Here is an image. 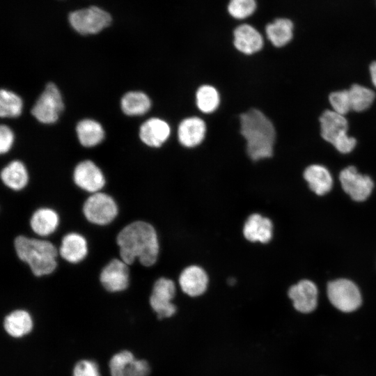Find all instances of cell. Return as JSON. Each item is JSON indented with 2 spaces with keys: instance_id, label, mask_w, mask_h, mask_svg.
I'll return each mask as SVG.
<instances>
[{
  "instance_id": "obj_1",
  "label": "cell",
  "mask_w": 376,
  "mask_h": 376,
  "mask_svg": "<svg viewBox=\"0 0 376 376\" xmlns=\"http://www.w3.org/2000/svg\"><path fill=\"white\" fill-rule=\"evenodd\" d=\"M120 259L132 265L136 258L145 267L153 265L159 253V242L154 227L143 221L125 226L117 235Z\"/></svg>"
},
{
  "instance_id": "obj_2",
  "label": "cell",
  "mask_w": 376,
  "mask_h": 376,
  "mask_svg": "<svg viewBox=\"0 0 376 376\" xmlns=\"http://www.w3.org/2000/svg\"><path fill=\"white\" fill-rule=\"evenodd\" d=\"M240 121L249 157L258 161L272 157L276 131L271 120L260 110L251 109L241 114Z\"/></svg>"
},
{
  "instance_id": "obj_3",
  "label": "cell",
  "mask_w": 376,
  "mask_h": 376,
  "mask_svg": "<svg viewBox=\"0 0 376 376\" xmlns=\"http://www.w3.org/2000/svg\"><path fill=\"white\" fill-rule=\"evenodd\" d=\"M14 248L19 259L36 276L50 274L57 267L58 251L49 241L19 235L14 240Z\"/></svg>"
},
{
  "instance_id": "obj_4",
  "label": "cell",
  "mask_w": 376,
  "mask_h": 376,
  "mask_svg": "<svg viewBox=\"0 0 376 376\" xmlns=\"http://www.w3.org/2000/svg\"><path fill=\"white\" fill-rule=\"evenodd\" d=\"M320 135L339 152L350 153L357 145L355 138L347 134L348 121L345 116L332 109L325 110L319 118Z\"/></svg>"
},
{
  "instance_id": "obj_5",
  "label": "cell",
  "mask_w": 376,
  "mask_h": 376,
  "mask_svg": "<svg viewBox=\"0 0 376 376\" xmlns=\"http://www.w3.org/2000/svg\"><path fill=\"white\" fill-rule=\"evenodd\" d=\"M326 293L330 304L342 313L356 311L363 302L359 287L352 280L345 277L329 281Z\"/></svg>"
},
{
  "instance_id": "obj_6",
  "label": "cell",
  "mask_w": 376,
  "mask_h": 376,
  "mask_svg": "<svg viewBox=\"0 0 376 376\" xmlns=\"http://www.w3.org/2000/svg\"><path fill=\"white\" fill-rule=\"evenodd\" d=\"M68 19L72 27L82 35L95 34L111 24L109 13L97 6H91L70 13Z\"/></svg>"
},
{
  "instance_id": "obj_7",
  "label": "cell",
  "mask_w": 376,
  "mask_h": 376,
  "mask_svg": "<svg viewBox=\"0 0 376 376\" xmlns=\"http://www.w3.org/2000/svg\"><path fill=\"white\" fill-rule=\"evenodd\" d=\"M118 209L113 198L103 192H96L84 201L83 213L91 224L104 226L110 224L117 216Z\"/></svg>"
},
{
  "instance_id": "obj_8",
  "label": "cell",
  "mask_w": 376,
  "mask_h": 376,
  "mask_svg": "<svg viewBox=\"0 0 376 376\" xmlns=\"http://www.w3.org/2000/svg\"><path fill=\"white\" fill-rule=\"evenodd\" d=\"M64 109L61 94L53 83L47 84L31 109V114L40 123L52 124L59 118Z\"/></svg>"
},
{
  "instance_id": "obj_9",
  "label": "cell",
  "mask_w": 376,
  "mask_h": 376,
  "mask_svg": "<svg viewBox=\"0 0 376 376\" xmlns=\"http://www.w3.org/2000/svg\"><path fill=\"white\" fill-rule=\"evenodd\" d=\"M338 178L343 191L354 202H364L373 193V179L359 173L354 166H348L341 170Z\"/></svg>"
},
{
  "instance_id": "obj_10",
  "label": "cell",
  "mask_w": 376,
  "mask_h": 376,
  "mask_svg": "<svg viewBox=\"0 0 376 376\" xmlns=\"http://www.w3.org/2000/svg\"><path fill=\"white\" fill-rule=\"evenodd\" d=\"M175 294L173 281L162 277L155 282L149 301L159 319L169 318L175 313L177 308L172 302Z\"/></svg>"
},
{
  "instance_id": "obj_11",
  "label": "cell",
  "mask_w": 376,
  "mask_h": 376,
  "mask_svg": "<svg viewBox=\"0 0 376 376\" xmlns=\"http://www.w3.org/2000/svg\"><path fill=\"white\" fill-rule=\"evenodd\" d=\"M294 308L299 313L308 314L318 307L319 291L311 280L304 279L291 285L288 291Z\"/></svg>"
},
{
  "instance_id": "obj_12",
  "label": "cell",
  "mask_w": 376,
  "mask_h": 376,
  "mask_svg": "<svg viewBox=\"0 0 376 376\" xmlns=\"http://www.w3.org/2000/svg\"><path fill=\"white\" fill-rule=\"evenodd\" d=\"M111 376H147L150 372L149 363L144 359H137L128 350L115 354L110 359Z\"/></svg>"
},
{
  "instance_id": "obj_13",
  "label": "cell",
  "mask_w": 376,
  "mask_h": 376,
  "mask_svg": "<svg viewBox=\"0 0 376 376\" xmlns=\"http://www.w3.org/2000/svg\"><path fill=\"white\" fill-rule=\"evenodd\" d=\"M100 281L102 287L110 292L126 290L130 281L128 265L121 259H112L102 269Z\"/></svg>"
},
{
  "instance_id": "obj_14",
  "label": "cell",
  "mask_w": 376,
  "mask_h": 376,
  "mask_svg": "<svg viewBox=\"0 0 376 376\" xmlns=\"http://www.w3.org/2000/svg\"><path fill=\"white\" fill-rule=\"evenodd\" d=\"M73 180L77 187L92 194L102 189L106 182L100 169L91 160L82 161L76 166Z\"/></svg>"
},
{
  "instance_id": "obj_15",
  "label": "cell",
  "mask_w": 376,
  "mask_h": 376,
  "mask_svg": "<svg viewBox=\"0 0 376 376\" xmlns=\"http://www.w3.org/2000/svg\"><path fill=\"white\" fill-rule=\"evenodd\" d=\"M303 177L310 190L316 196H325L333 187L332 175L323 165L315 164L308 166L304 171Z\"/></svg>"
},
{
  "instance_id": "obj_16",
  "label": "cell",
  "mask_w": 376,
  "mask_h": 376,
  "mask_svg": "<svg viewBox=\"0 0 376 376\" xmlns=\"http://www.w3.org/2000/svg\"><path fill=\"white\" fill-rule=\"evenodd\" d=\"M171 130L169 124L157 118H151L144 122L139 129L141 141L150 147H159L169 138Z\"/></svg>"
},
{
  "instance_id": "obj_17",
  "label": "cell",
  "mask_w": 376,
  "mask_h": 376,
  "mask_svg": "<svg viewBox=\"0 0 376 376\" xmlns=\"http://www.w3.org/2000/svg\"><path fill=\"white\" fill-rule=\"evenodd\" d=\"M208 278L205 272L200 267L191 265L185 268L179 278L182 290L190 297H198L207 289Z\"/></svg>"
},
{
  "instance_id": "obj_18",
  "label": "cell",
  "mask_w": 376,
  "mask_h": 376,
  "mask_svg": "<svg viewBox=\"0 0 376 376\" xmlns=\"http://www.w3.org/2000/svg\"><path fill=\"white\" fill-rule=\"evenodd\" d=\"M233 43L235 48L245 54L259 52L263 47V39L260 33L252 26L242 24L233 32Z\"/></svg>"
},
{
  "instance_id": "obj_19",
  "label": "cell",
  "mask_w": 376,
  "mask_h": 376,
  "mask_svg": "<svg viewBox=\"0 0 376 376\" xmlns=\"http://www.w3.org/2000/svg\"><path fill=\"white\" fill-rule=\"evenodd\" d=\"M58 253L68 263H78L88 254L87 242L84 237L79 233H68L61 240Z\"/></svg>"
},
{
  "instance_id": "obj_20",
  "label": "cell",
  "mask_w": 376,
  "mask_h": 376,
  "mask_svg": "<svg viewBox=\"0 0 376 376\" xmlns=\"http://www.w3.org/2000/svg\"><path fill=\"white\" fill-rule=\"evenodd\" d=\"M243 233L245 238L250 242L267 243L272 237V222L259 214H253L246 221Z\"/></svg>"
},
{
  "instance_id": "obj_21",
  "label": "cell",
  "mask_w": 376,
  "mask_h": 376,
  "mask_svg": "<svg viewBox=\"0 0 376 376\" xmlns=\"http://www.w3.org/2000/svg\"><path fill=\"white\" fill-rule=\"evenodd\" d=\"M206 125L205 122L198 117L184 119L179 125L178 136L180 143L187 148L199 145L205 138Z\"/></svg>"
},
{
  "instance_id": "obj_22",
  "label": "cell",
  "mask_w": 376,
  "mask_h": 376,
  "mask_svg": "<svg viewBox=\"0 0 376 376\" xmlns=\"http://www.w3.org/2000/svg\"><path fill=\"white\" fill-rule=\"evenodd\" d=\"M59 223L58 214L54 210L42 207L36 210L30 219L32 230L39 236L45 237L53 233Z\"/></svg>"
},
{
  "instance_id": "obj_23",
  "label": "cell",
  "mask_w": 376,
  "mask_h": 376,
  "mask_svg": "<svg viewBox=\"0 0 376 376\" xmlns=\"http://www.w3.org/2000/svg\"><path fill=\"white\" fill-rule=\"evenodd\" d=\"M3 327L10 336L19 338L31 331L33 320L26 311L15 310L6 316L3 320Z\"/></svg>"
},
{
  "instance_id": "obj_24",
  "label": "cell",
  "mask_w": 376,
  "mask_h": 376,
  "mask_svg": "<svg viewBox=\"0 0 376 376\" xmlns=\"http://www.w3.org/2000/svg\"><path fill=\"white\" fill-rule=\"evenodd\" d=\"M1 179L8 188L19 191L26 186L29 181V174L26 168L22 162L14 160L1 170Z\"/></svg>"
},
{
  "instance_id": "obj_25",
  "label": "cell",
  "mask_w": 376,
  "mask_h": 376,
  "mask_svg": "<svg viewBox=\"0 0 376 376\" xmlns=\"http://www.w3.org/2000/svg\"><path fill=\"white\" fill-rule=\"evenodd\" d=\"M80 143L84 147H93L104 138V131L100 123L92 119H84L76 127Z\"/></svg>"
},
{
  "instance_id": "obj_26",
  "label": "cell",
  "mask_w": 376,
  "mask_h": 376,
  "mask_svg": "<svg viewBox=\"0 0 376 376\" xmlns=\"http://www.w3.org/2000/svg\"><path fill=\"white\" fill-rule=\"evenodd\" d=\"M293 23L286 18H279L266 26L265 31L269 40L276 47L287 45L293 37Z\"/></svg>"
},
{
  "instance_id": "obj_27",
  "label": "cell",
  "mask_w": 376,
  "mask_h": 376,
  "mask_svg": "<svg viewBox=\"0 0 376 376\" xmlns=\"http://www.w3.org/2000/svg\"><path fill=\"white\" fill-rule=\"evenodd\" d=\"M120 106L123 113L134 116L146 113L151 107L149 97L141 91H130L125 93L121 99Z\"/></svg>"
},
{
  "instance_id": "obj_28",
  "label": "cell",
  "mask_w": 376,
  "mask_h": 376,
  "mask_svg": "<svg viewBox=\"0 0 376 376\" xmlns=\"http://www.w3.org/2000/svg\"><path fill=\"white\" fill-rule=\"evenodd\" d=\"M351 109L361 112L369 109L375 99V92L360 84H353L348 89Z\"/></svg>"
},
{
  "instance_id": "obj_29",
  "label": "cell",
  "mask_w": 376,
  "mask_h": 376,
  "mask_svg": "<svg viewBox=\"0 0 376 376\" xmlns=\"http://www.w3.org/2000/svg\"><path fill=\"white\" fill-rule=\"evenodd\" d=\"M23 102L21 97L13 91H0V116L1 118H16L22 113Z\"/></svg>"
},
{
  "instance_id": "obj_30",
  "label": "cell",
  "mask_w": 376,
  "mask_h": 376,
  "mask_svg": "<svg viewBox=\"0 0 376 376\" xmlns=\"http://www.w3.org/2000/svg\"><path fill=\"white\" fill-rule=\"evenodd\" d=\"M196 99L198 108L205 113L213 112L219 104V95L217 90L209 85L199 87L196 91Z\"/></svg>"
},
{
  "instance_id": "obj_31",
  "label": "cell",
  "mask_w": 376,
  "mask_h": 376,
  "mask_svg": "<svg viewBox=\"0 0 376 376\" xmlns=\"http://www.w3.org/2000/svg\"><path fill=\"white\" fill-rule=\"evenodd\" d=\"M256 9V0H230L229 14L234 18L242 19L251 15Z\"/></svg>"
},
{
  "instance_id": "obj_32",
  "label": "cell",
  "mask_w": 376,
  "mask_h": 376,
  "mask_svg": "<svg viewBox=\"0 0 376 376\" xmlns=\"http://www.w3.org/2000/svg\"><path fill=\"white\" fill-rule=\"evenodd\" d=\"M329 102L335 112L345 116L351 109L350 99L348 90H340L331 93Z\"/></svg>"
},
{
  "instance_id": "obj_33",
  "label": "cell",
  "mask_w": 376,
  "mask_h": 376,
  "mask_svg": "<svg viewBox=\"0 0 376 376\" xmlns=\"http://www.w3.org/2000/svg\"><path fill=\"white\" fill-rule=\"evenodd\" d=\"M72 376H100L97 365L92 361L81 360L73 368Z\"/></svg>"
},
{
  "instance_id": "obj_34",
  "label": "cell",
  "mask_w": 376,
  "mask_h": 376,
  "mask_svg": "<svg viewBox=\"0 0 376 376\" xmlns=\"http://www.w3.org/2000/svg\"><path fill=\"white\" fill-rule=\"evenodd\" d=\"M14 141V134L9 127L1 125L0 127V152L1 154L8 152Z\"/></svg>"
},
{
  "instance_id": "obj_35",
  "label": "cell",
  "mask_w": 376,
  "mask_h": 376,
  "mask_svg": "<svg viewBox=\"0 0 376 376\" xmlns=\"http://www.w3.org/2000/svg\"><path fill=\"white\" fill-rule=\"evenodd\" d=\"M370 75L373 84L376 88V61H373L369 67Z\"/></svg>"
},
{
  "instance_id": "obj_36",
  "label": "cell",
  "mask_w": 376,
  "mask_h": 376,
  "mask_svg": "<svg viewBox=\"0 0 376 376\" xmlns=\"http://www.w3.org/2000/svg\"><path fill=\"white\" fill-rule=\"evenodd\" d=\"M235 279L234 278H230V279H228V283L230 285H232L235 284Z\"/></svg>"
}]
</instances>
